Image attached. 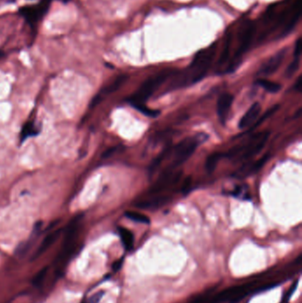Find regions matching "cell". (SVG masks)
Wrapping results in <instances>:
<instances>
[{"label":"cell","mask_w":302,"mask_h":303,"mask_svg":"<svg viewBox=\"0 0 302 303\" xmlns=\"http://www.w3.org/2000/svg\"><path fill=\"white\" fill-rule=\"evenodd\" d=\"M218 44L215 42L208 48L200 50L194 56L192 63L185 71L176 75L173 87H184L191 85L202 80L208 72L217 55Z\"/></svg>","instance_id":"6da1fadb"},{"label":"cell","mask_w":302,"mask_h":303,"mask_svg":"<svg viewBox=\"0 0 302 303\" xmlns=\"http://www.w3.org/2000/svg\"><path fill=\"white\" fill-rule=\"evenodd\" d=\"M256 31L255 23L252 20H246L239 27L238 32V45L233 57L226 68V72H233L238 68L245 54L247 53L253 44V37Z\"/></svg>","instance_id":"7a4b0ae2"},{"label":"cell","mask_w":302,"mask_h":303,"mask_svg":"<svg viewBox=\"0 0 302 303\" xmlns=\"http://www.w3.org/2000/svg\"><path fill=\"white\" fill-rule=\"evenodd\" d=\"M174 74H176V71L174 69L167 68L149 77L141 84L138 90L129 99V102L131 104L144 103L145 100H148L149 98Z\"/></svg>","instance_id":"3957f363"},{"label":"cell","mask_w":302,"mask_h":303,"mask_svg":"<svg viewBox=\"0 0 302 303\" xmlns=\"http://www.w3.org/2000/svg\"><path fill=\"white\" fill-rule=\"evenodd\" d=\"M270 137V132H262L260 133H257L255 135H253L251 139L248 141L246 145H239L237 147H234L232 149V152L234 154L235 156H237L238 154H240L239 160L240 161H245L247 160L251 157H253L254 155L261 152L262 148L264 147V145L267 143V141L269 139Z\"/></svg>","instance_id":"277c9868"},{"label":"cell","mask_w":302,"mask_h":303,"mask_svg":"<svg viewBox=\"0 0 302 303\" xmlns=\"http://www.w3.org/2000/svg\"><path fill=\"white\" fill-rule=\"evenodd\" d=\"M202 141L203 138L198 136L186 138L181 141L174 149V159L169 168L174 169L185 163L193 154L195 150L198 148V145Z\"/></svg>","instance_id":"5b68a950"},{"label":"cell","mask_w":302,"mask_h":303,"mask_svg":"<svg viewBox=\"0 0 302 303\" xmlns=\"http://www.w3.org/2000/svg\"><path fill=\"white\" fill-rule=\"evenodd\" d=\"M50 2L51 0H43L37 5H26L20 9L19 14L26 20L31 27H36L49 9Z\"/></svg>","instance_id":"8992f818"},{"label":"cell","mask_w":302,"mask_h":303,"mask_svg":"<svg viewBox=\"0 0 302 303\" xmlns=\"http://www.w3.org/2000/svg\"><path fill=\"white\" fill-rule=\"evenodd\" d=\"M182 172H173V169L167 168V171L164 172L162 177L159 178L152 188L149 191L151 194H156L163 191L166 190L169 186L176 184L180 179Z\"/></svg>","instance_id":"52a82bcc"},{"label":"cell","mask_w":302,"mask_h":303,"mask_svg":"<svg viewBox=\"0 0 302 303\" xmlns=\"http://www.w3.org/2000/svg\"><path fill=\"white\" fill-rule=\"evenodd\" d=\"M302 0H295V2L293 3L292 11L284 23L282 31L280 32L279 35L277 36V39L288 36L289 34L294 29V28L296 27L302 15Z\"/></svg>","instance_id":"ba28073f"},{"label":"cell","mask_w":302,"mask_h":303,"mask_svg":"<svg viewBox=\"0 0 302 303\" xmlns=\"http://www.w3.org/2000/svg\"><path fill=\"white\" fill-rule=\"evenodd\" d=\"M286 51L287 50L284 48L273 56H271L266 62L262 64V67L258 71V75L261 77H267V76H271L272 74L276 72L284 61Z\"/></svg>","instance_id":"9c48e42d"},{"label":"cell","mask_w":302,"mask_h":303,"mask_svg":"<svg viewBox=\"0 0 302 303\" xmlns=\"http://www.w3.org/2000/svg\"><path fill=\"white\" fill-rule=\"evenodd\" d=\"M234 97L232 94L225 92L222 93L217 100V113L219 119L223 124L225 123L227 118L229 116L231 106L233 104Z\"/></svg>","instance_id":"30bf717a"},{"label":"cell","mask_w":302,"mask_h":303,"mask_svg":"<svg viewBox=\"0 0 302 303\" xmlns=\"http://www.w3.org/2000/svg\"><path fill=\"white\" fill-rule=\"evenodd\" d=\"M268 160H269V154H265L263 157L258 160L256 162L249 163L244 165L243 167H240L239 169L235 172L233 176L237 178H245L248 176L255 174L256 172L259 171L263 167V165L266 163Z\"/></svg>","instance_id":"8fae6325"},{"label":"cell","mask_w":302,"mask_h":303,"mask_svg":"<svg viewBox=\"0 0 302 303\" xmlns=\"http://www.w3.org/2000/svg\"><path fill=\"white\" fill-rule=\"evenodd\" d=\"M261 109H262V107L260 103L258 102L253 103L240 119L239 122V129L243 130L245 128L252 125L253 122L257 120L258 116L261 113Z\"/></svg>","instance_id":"7c38bea8"},{"label":"cell","mask_w":302,"mask_h":303,"mask_svg":"<svg viewBox=\"0 0 302 303\" xmlns=\"http://www.w3.org/2000/svg\"><path fill=\"white\" fill-rule=\"evenodd\" d=\"M128 78H129V77L127 75H121V76L116 77L114 79V81L112 82L109 85L106 86L104 89L101 91V92L99 93V95L95 98V100H93V103H92L93 106L98 104L99 101L101 100V99L105 97V96H109V94L113 93L114 91H118L123 85V83L128 80Z\"/></svg>","instance_id":"4fadbf2b"},{"label":"cell","mask_w":302,"mask_h":303,"mask_svg":"<svg viewBox=\"0 0 302 303\" xmlns=\"http://www.w3.org/2000/svg\"><path fill=\"white\" fill-rule=\"evenodd\" d=\"M60 234H61L60 229L50 232L49 234L46 236L44 240L41 242L38 248L36 249V252L33 254L32 260H35L36 258L39 257L45 252H46L53 245L55 244V241L59 239Z\"/></svg>","instance_id":"5bb4252c"},{"label":"cell","mask_w":302,"mask_h":303,"mask_svg":"<svg viewBox=\"0 0 302 303\" xmlns=\"http://www.w3.org/2000/svg\"><path fill=\"white\" fill-rule=\"evenodd\" d=\"M232 42H233V32H232V30H230V31L226 33L225 38H224V42H223V47H222L221 55H220L218 62H217V66H218L219 69H221L230 59Z\"/></svg>","instance_id":"9a60e30c"},{"label":"cell","mask_w":302,"mask_h":303,"mask_svg":"<svg viewBox=\"0 0 302 303\" xmlns=\"http://www.w3.org/2000/svg\"><path fill=\"white\" fill-rule=\"evenodd\" d=\"M169 200V198L167 196H160L155 197L151 199H145L143 201H140L138 203L136 204L137 208L141 209H154L162 207L163 205L167 203Z\"/></svg>","instance_id":"2e32d148"},{"label":"cell","mask_w":302,"mask_h":303,"mask_svg":"<svg viewBox=\"0 0 302 303\" xmlns=\"http://www.w3.org/2000/svg\"><path fill=\"white\" fill-rule=\"evenodd\" d=\"M118 231H119V235H120L124 248L126 249L127 251H130L133 248V246H134V235H133V233L124 227H119Z\"/></svg>","instance_id":"e0dca14e"},{"label":"cell","mask_w":302,"mask_h":303,"mask_svg":"<svg viewBox=\"0 0 302 303\" xmlns=\"http://www.w3.org/2000/svg\"><path fill=\"white\" fill-rule=\"evenodd\" d=\"M171 146H167V148L163 150V152L159 154L156 158L154 159L153 163L150 164V167H149V174L150 175H153L154 173H155L160 166L163 164V162L168 157L169 154H171Z\"/></svg>","instance_id":"ac0fdd59"},{"label":"cell","mask_w":302,"mask_h":303,"mask_svg":"<svg viewBox=\"0 0 302 303\" xmlns=\"http://www.w3.org/2000/svg\"><path fill=\"white\" fill-rule=\"evenodd\" d=\"M224 156V154H221V153H214L208 156L207 161H206V169L207 171L210 174L212 173L216 167H217V164L219 163V161L221 160L222 157Z\"/></svg>","instance_id":"d6986e66"},{"label":"cell","mask_w":302,"mask_h":303,"mask_svg":"<svg viewBox=\"0 0 302 303\" xmlns=\"http://www.w3.org/2000/svg\"><path fill=\"white\" fill-rule=\"evenodd\" d=\"M256 83L259 85L262 86L264 90L271 93H276L282 89V85L279 83H275V82L269 81L266 79H259Z\"/></svg>","instance_id":"ffe728a7"},{"label":"cell","mask_w":302,"mask_h":303,"mask_svg":"<svg viewBox=\"0 0 302 303\" xmlns=\"http://www.w3.org/2000/svg\"><path fill=\"white\" fill-rule=\"evenodd\" d=\"M131 106H133L137 111H139L140 113H143L148 117H158L161 113V111H159L157 109H149L145 105H144V103H133L131 104Z\"/></svg>","instance_id":"44dd1931"},{"label":"cell","mask_w":302,"mask_h":303,"mask_svg":"<svg viewBox=\"0 0 302 303\" xmlns=\"http://www.w3.org/2000/svg\"><path fill=\"white\" fill-rule=\"evenodd\" d=\"M125 217L131 219L134 222H140V223H144V224H149L150 223V219L146 216H144L143 214H140L136 211H127L125 212Z\"/></svg>","instance_id":"7402d4cb"},{"label":"cell","mask_w":302,"mask_h":303,"mask_svg":"<svg viewBox=\"0 0 302 303\" xmlns=\"http://www.w3.org/2000/svg\"><path fill=\"white\" fill-rule=\"evenodd\" d=\"M37 133H38L37 129L34 126V123L32 122H27L22 130V135H21L22 141L25 140L28 137L36 136Z\"/></svg>","instance_id":"603a6c76"},{"label":"cell","mask_w":302,"mask_h":303,"mask_svg":"<svg viewBox=\"0 0 302 303\" xmlns=\"http://www.w3.org/2000/svg\"><path fill=\"white\" fill-rule=\"evenodd\" d=\"M300 57H294L293 61L289 64L288 67L285 70V76L286 77H292L296 73V71L300 66Z\"/></svg>","instance_id":"cb8c5ba5"},{"label":"cell","mask_w":302,"mask_h":303,"mask_svg":"<svg viewBox=\"0 0 302 303\" xmlns=\"http://www.w3.org/2000/svg\"><path fill=\"white\" fill-rule=\"evenodd\" d=\"M104 291H99L98 293L91 295L89 298L84 299L81 303H99L101 299L104 296Z\"/></svg>","instance_id":"d4e9b609"},{"label":"cell","mask_w":302,"mask_h":303,"mask_svg":"<svg viewBox=\"0 0 302 303\" xmlns=\"http://www.w3.org/2000/svg\"><path fill=\"white\" fill-rule=\"evenodd\" d=\"M47 272H48V269L47 268H44L42 271L38 272L37 274H36V276L34 277V279H33V285H36V286H38V285H41L42 283H43V281L45 278V276L47 275Z\"/></svg>","instance_id":"484cf974"},{"label":"cell","mask_w":302,"mask_h":303,"mask_svg":"<svg viewBox=\"0 0 302 303\" xmlns=\"http://www.w3.org/2000/svg\"><path fill=\"white\" fill-rule=\"evenodd\" d=\"M298 284H299V279L295 281L294 283H293L292 286L290 287V289L288 290V292H287V294H285V296H284V300H283V302L282 303H288L289 301H290V299L291 297L293 296V293L295 292V290L297 288Z\"/></svg>","instance_id":"4316f807"},{"label":"cell","mask_w":302,"mask_h":303,"mask_svg":"<svg viewBox=\"0 0 302 303\" xmlns=\"http://www.w3.org/2000/svg\"><path fill=\"white\" fill-rule=\"evenodd\" d=\"M301 55H302V39L298 38V40L295 42L293 57H300L301 58Z\"/></svg>","instance_id":"83f0119b"},{"label":"cell","mask_w":302,"mask_h":303,"mask_svg":"<svg viewBox=\"0 0 302 303\" xmlns=\"http://www.w3.org/2000/svg\"><path fill=\"white\" fill-rule=\"evenodd\" d=\"M120 146H113L112 148H110V149L107 150L106 152H105L103 155H102V158H109L110 156H112L113 154H115V153H117L118 151L120 150Z\"/></svg>","instance_id":"f1b7e54d"},{"label":"cell","mask_w":302,"mask_h":303,"mask_svg":"<svg viewBox=\"0 0 302 303\" xmlns=\"http://www.w3.org/2000/svg\"><path fill=\"white\" fill-rule=\"evenodd\" d=\"M122 259H121V260H119V261H116V262H115V263H113V271H114V272H117V271H119V270L121 269V267H122Z\"/></svg>","instance_id":"f546056e"},{"label":"cell","mask_w":302,"mask_h":303,"mask_svg":"<svg viewBox=\"0 0 302 303\" xmlns=\"http://www.w3.org/2000/svg\"><path fill=\"white\" fill-rule=\"evenodd\" d=\"M302 77H299V78L297 79V81H296V83H295V85H294V89L298 91H301L302 90Z\"/></svg>","instance_id":"4dcf8cb0"},{"label":"cell","mask_w":302,"mask_h":303,"mask_svg":"<svg viewBox=\"0 0 302 303\" xmlns=\"http://www.w3.org/2000/svg\"><path fill=\"white\" fill-rule=\"evenodd\" d=\"M190 184H191V178H186L185 179V184H184V187H183V189H184V192H186L187 189L190 187Z\"/></svg>","instance_id":"1f68e13d"}]
</instances>
